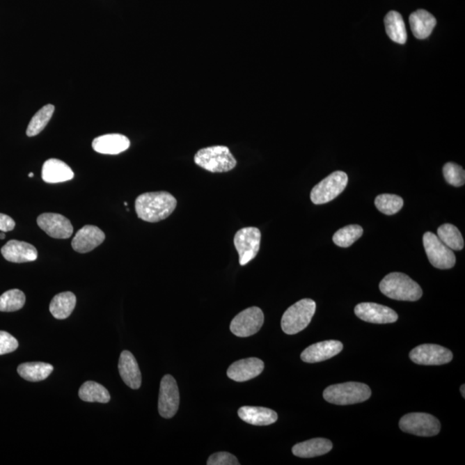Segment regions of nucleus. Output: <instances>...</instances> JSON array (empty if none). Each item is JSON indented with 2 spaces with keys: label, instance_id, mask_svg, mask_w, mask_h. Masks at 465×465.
I'll return each mask as SVG.
<instances>
[{
  "label": "nucleus",
  "instance_id": "f257e3e1",
  "mask_svg": "<svg viewBox=\"0 0 465 465\" xmlns=\"http://www.w3.org/2000/svg\"><path fill=\"white\" fill-rule=\"evenodd\" d=\"M134 205L140 219L158 223L172 215L176 209L177 200L167 191L147 192L140 195Z\"/></svg>",
  "mask_w": 465,
  "mask_h": 465
},
{
  "label": "nucleus",
  "instance_id": "f03ea898",
  "mask_svg": "<svg viewBox=\"0 0 465 465\" xmlns=\"http://www.w3.org/2000/svg\"><path fill=\"white\" fill-rule=\"evenodd\" d=\"M381 292L388 299L415 301L423 297V290L408 275L401 272L388 274L379 285Z\"/></svg>",
  "mask_w": 465,
  "mask_h": 465
},
{
  "label": "nucleus",
  "instance_id": "7ed1b4c3",
  "mask_svg": "<svg viewBox=\"0 0 465 465\" xmlns=\"http://www.w3.org/2000/svg\"><path fill=\"white\" fill-rule=\"evenodd\" d=\"M372 395L368 385L348 382L330 385L323 392L326 402L336 405H351L367 401Z\"/></svg>",
  "mask_w": 465,
  "mask_h": 465
},
{
  "label": "nucleus",
  "instance_id": "20e7f679",
  "mask_svg": "<svg viewBox=\"0 0 465 465\" xmlns=\"http://www.w3.org/2000/svg\"><path fill=\"white\" fill-rule=\"evenodd\" d=\"M198 166L210 173H227L235 168L237 162L228 148L213 146L200 150L194 157Z\"/></svg>",
  "mask_w": 465,
  "mask_h": 465
},
{
  "label": "nucleus",
  "instance_id": "39448f33",
  "mask_svg": "<svg viewBox=\"0 0 465 465\" xmlns=\"http://www.w3.org/2000/svg\"><path fill=\"white\" fill-rule=\"evenodd\" d=\"M315 310V301L312 299H305L297 301L283 315V331L290 336L303 331L310 324Z\"/></svg>",
  "mask_w": 465,
  "mask_h": 465
},
{
  "label": "nucleus",
  "instance_id": "423d86ee",
  "mask_svg": "<svg viewBox=\"0 0 465 465\" xmlns=\"http://www.w3.org/2000/svg\"><path fill=\"white\" fill-rule=\"evenodd\" d=\"M348 183V177L342 171H336L312 189L310 198L315 205L331 202L342 194Z\"/></svg>",
  "mask_w": 465,
  "mask_h": 465
},
{
  "label": "nucleus",
  "instance_id": "0eeeda50",
  "mask_svg": "<svg viewBox=\"0 0 465 465\" xmlns=\"http://www.w3.org/2000/svg\"><path fill=\"white\" fill-rule=\"evenodd\" d=\"M399 427L403 432L421 437H432L441 429L437 418L425 413H410L402 416Z\"/></svg>",
  "mask_w": 465,
  "mask_h": 465
},
{
  "label": "nucleus",
  "instance_id": "6e6552de",
  "mask_svg": "<svg viewBox=\"0 0 465 465\" xmlns=\"http://www.w3.org/2000/svg\"><path fill=\"white\" fill-rule=\"evenodd\" d=\"M423 245L428 260L434 267L446 270V269L455 266V253L448 246H446L434 232H425Z\"/></svg>",
  "mask_w": 465,
  "mask_h": 465
},
{
  "label": "nucleus",
  "instance_id": "1a4fd4ad",
  "mask_svg": "<svg viewBox=\"0 0 465 465\" xmlns=\"http://www.w3.org/2000/svg\"><path fill=\"white\" fill-rule=\"evenodd\" d=\"M261 232L254 227L243 228L236 232L234 243L239 254V263L246 266L257 256L260 248Z\"/></svg>",
  "mask_w": 465,
  "mask_h": 465
},
{
  "label": "nucleus",
  "instance_id": "9d476101",
  "mask_svg": "<svg viewBox=\"0 0 465 465\" xmlns=\"http://www.w3.org/2000/svg\"><path fill=\"white\" fill-rule=\"evenodd\" d=\"M263 311L258 307H251L235 316L230 324V330L238 337H249L260 331L264 323Z\"/></svg>",
  "mask_w": 465,
  "mask_h": 465
},
{
  "label": "nucleus",
  "instance_id": "9b49d317",
  "mask_svg": "<svg viewBox=\"0 0 465 465\" xmlns=\"http://www.w3.org/2000/svg\"><path fill=\"white\" fill-rule=\"evenodd\" d=\"M413 363L421 365H441L452 361V352L434 344H424L413 348L409 354Z\"/></svg>",
  "mask_w": 465,
  "mask_h": 465
},
{
  "label": "nucleus",
  "instance_id": "f8f14e48",
  "mask_svg": "<svg viewBox=\"0 0 465 465\" xmlns=\"http://www.w3.org/2000/svg\"><path fill=\"white\" fill-rule=\"evenodd\" d=\"M180 406V391L176 380L171 375L163 377L159 387V413L165 419L176 415Z\"/></svg>",
  "mask_w": 465,
  "mask_h": 465
},
{
  "label": "nucleus",
  "instance_id": "ddd939ff",
  "mask_svg": "<svg viewBox=\"0 0 465 465\" xmlns=\"http://www.w3.org/2000/svg\"><path fill=\"white\" fill-rule=\"evenodd\" d=\"M355 315L366 322L386 324L397 321L398 315L392 308L379 304L362 303L355 307Z\"/></svg>",
  "mask_w": 465,
  "mask_h": 465
},
{
  "label": "nucleus",
  "instance_id": "4468645a",
  "mask_svg": "<svg viewBox=\"0 0 465 465\" xmlns=\"http://www.w3.org/2000/svg\"><path fill=\"white\" fill-rule=\"evenodd\" d=\"M36 221L47 235L54 239H68L74 232L71 221L60 214H42Z\"/></svg>",
  "mask_w": 465,
  "mask_h": 465
},
{
  "label": "nucleus",
  "instance_id": "2eb2a0df",
  "mask_svg": "<svg viewBox=\"0 0 465 465\" xmlns=\"http://www.w3.org/2000/svg\"><path fill=\"white\" fill-rule=\"evenodd\" d=\"M104 239V232L100 228L93 225H86L76 232L72 246L76 252L86 253L97 248Z\"/></svg>",
  "mask_w": 465,
  "mask_h": 465
},
{
  "label": "nucleus",
  "instance_id": "dca6fc26",
  "mask_svg": "<svg viewBox=\"0 0 465 465\" xmlns=\"http://www.w3.org/2000/svg\"><path fill=\"white\" fill-rule=\"evenodd\" d=\"M343 349V344L339 340H326L311 345L301 352V361L306 363H318L339 354Z\"/></svg>",
  "mask_w": 465,
  "mask_h": 465
},
{
  "label": "nucleus",
  "instance_id": "f3484780",
  "mask_svg": "<svg viewBox=\"0 0 465 465\" xmlns=\"http://www.w3.org/2000/svg\"><path fill=\"white\" fill-rule=\"evenodd\" d=\"M265 368L264 362L257 358H249L238 361L228 369V377L236 382H246L260 375Z\"/></svg>",
  "mask_w": 465,
  "mask_h": 465
},
{
  "label": "nucleus",
  "instance_id": "a211bd4d",
  "mask_svg": "<svg viewBox=\"0 0 465 465\" xmlns=\"http://www.w3.org/2000/svg\"><path fill=\"white\" fill-rule=\"evenodd\" d=\"M1 253L7 261L13 263L32 262L38 257V250L30 243L13 239L6 243Z\"/></svg>",
  "mask_w": 465,
  "mask_h": 465
},
{
  "label": "nucleus",
  "instance_id": "6ab92c4d",
  "mask_svg": "<svg viewBox=\"0 0 465 465\" xmlns=\"http://www.w3.org/2000/svg\"><path fill=\"white\" fill-rule=\"evenodd\" d=\"M129 146V138L120 134H104L93 141V150L102 155H119L128 150Z\"/></svg>",
  "mask_w": 465,
  "mask_h": 465
},
{
  "label": "nucleus",
  "instance_id": "aec40b11",
  "mask_svg": "<svg viewBox=\"0 0 465 465\" xmlns=\"http://www.w3.org/2000/svg\"><path fill=\"white\" fill-rule=\"evenodd\" d=\"M118 369L123 382L133 390H138L141 385V373L136 358L132 352L123 351L120 356Z\"/></svg>",
  "mask_w": 465,
  "mask_h": 465
},
{
  "label": "nucleus",
  "instance_id": "412c9836",
  "mask_svg": "<svg viewBox=\"0 0 465 465\" xmlns=\"http://www.w3.org/2000/svg\"><path fill=\"white\" fill-rule=\"evenodd\" d=\"M42 177L48 184L66 182L74 179V173L66 163L57 159H50L42 166Z\"/></svg>",
  "mask_w": 465,
  "mask_h": 465
},
{
  "label": "nucleus",
  "instance_id": "4be33fe9",
  "mask_svg": "<svg viewBox=\"0 0 465 465\" xmlns=\"http://www.w3.org/2000/svg\"><path fill=\"white\" fill-rule=\"evenodd\" d=\"M238 416L245 423L253 426H269L278 420V413L270 409L262 407H242Z\"/></svg>",
  "mask_w": 465,
  "mask_h": 465
},
{
  "label": "nucleus",
  "instance_id": "5701e85b",
  "mask_svg": "<svg viewBox=\"0 0 465 465\" xmlns=\"http://www.w3.org/2000/svg\"><path fill=\"white\" fill-rule=\"evenodd\" d=\"M332 449L333 444L329 439L316 438L294 446L292 452L297 457L310 459V457L324 455Z\"/></svg>",
  "mask_w": 465,
  "mask_h": 465
},
{
  "label": "nucleus",
  "instance_id": "b1692460",
  "mask_svg": "<svg viewBox=\"0 0 465 465\" xmlns=\"http://www.w3.org/2000/svg\"><path fill=\"white\" fill-rule=\"evenodd\" d=\"M437 24L436 18L427 10H418L409 17L410 28L417 39L429 38Z\"/></svg>",
  "mask_w": 465,
  "mask_h": 465
},
{
  "label": "nucleus",
  "instance_id": "393cba45",
  "mask_svg": "<svg viewBox=\"0 0 465 465\" xmlns=\"http://www.w3.org/2000/svg\"><path fill=\"white\" fill-rule=\"evenodd\" d=\"M384 25L386 33L392 41L399 45H404L408 39V34L401 14L391 10L384 18Z\"/></svg>",
  "mask_w": 465,
  "mask_h": 465
},
{
  "label": "nucleus",
  "instance_id": "a878e982",
  "mask_svg": "<svg viewBox=\"0 0 465 465\" xmlns=\"http://www.w3.org/2000/svg\"><path fill=\"white\" fill-rule=\"evenodd\" d=\"M76 305V297L72 292L58 294L51 301L49 311L54 318L67 319L74 311Z\"/></svg>",
  "mask_w": 465,
  "mask_h": 465
},
{
  "label": "nucleus",
  "instance_id": "bb28decb",
  "mask_svg": "<svg viewBox=\"0 0 465 465\" xmlns=\"http://www.w3.org/2000/svg\"><path fill=\"white\" fill-rule=\"evenodd\" d=\"M54 367L47 363H24L18 366L17 372L24 379L30 382H40L52 373Z\"/></svg>",
  "mask_w": 465,
  "mask_h": 465
},
{
  "label": "nucleus",
  "instance_id": "cd10ccee",
  "mask_svg": "<svg viewBox=\"0 0 465 465\" xmlns=\"http://www.w3.org/2000/svg\"><path fill=\"white\" fill-rule=\"evenodd\" d=\"M79 397L84 402L107 403L110 402L111 395L103 385L87 381L82 384L79 391Z\"/></svg>",
  "mask_w": 465,
  "mask_h": 465
},
{
  "label": "nucleus",
  "instance_id": "c85d7f7f",
  "mask_svg": "<svg viewBox=\"0 0 465 465\" xmlns=\"http://www.w3.org/2000/svg\"><path fill=\"white\" fill-rule=\"evenodd\" d=\"M438 237L450 249L460 251L464 249V242L459 228L452 224L446 223L438 228Z\"/></svg>",
  "mask_w": 465,
  "mask_h": 465
},
{
  "label": "nucleus",
  "instance_id": "c756f323",
  "mask_svg": "<svg viewBox=\"0 0 465 465\" xmlns=\"http://www.w3.org/2000/svg\"><path fill=\"white\" fill-rule=\"evenodd\" d=\"M54 112L53 104H47L36 112L29 123L26 134L29 137L38 136L48 125Z\"/></svg>",
  "mask_w": 465,
  "mask_h": 465
},
{
  "label": "nucleus",
  "instance_id": "7c9ffc66",
  "mask_svg": "<svg viewBox=\"0 0 465 465\" xmlns=\"http://www.w3.org/2000/svg\"><path fill=\"white\" fill-rule=\"evenodd\" d=\"M363 232L364 230L359 225H348L333 235V241L334 244L340 248H349L361 237Z\"/></svg>",
  "mask_w": 465,
  "mask_h": 465
},
{
  "label": "nucleus",
  "instance_id": "2f4dec72",
  "mask_svg": "<svg viewBox=\"0 0 465 465\" xmlns=\"http://www.w3.org/2000/svg\"><path fill=\"white\" fill-rule=\"evenodd\" d=\"M25 304V295L20 290H10L0 296V311L14 312L21 310Z\"/></svg>",
  "mask_w": 465,
  "mask_h": 465
},
{
  "label": "nucleus",
  "instance_id": "473e14b6",
  "mask_svg": "<svg viewBox=\"0 0 465 465\" xmlns=\"http://www.w3.org/2000/svg\"><path fill=\"white\" fill-rule=\"evenodd\" d=\"M403 199L397 195L381 194L375 199V205L385 215H395L402 210Z\"/></svg>",
  "mask_w": 465,
  "mask_h": 465
},
{
  "label": "nucleus",
  "instance_id": "72a5a7b5",
  "mask_svg": "<svg viewBox=\"0 0 465 465\" xmlns=\"http://www.w3.org/2000/svg\"><path fill=\"white\" fill-rule=\"evenodd\" d=\"M443 174H444L446 182L453 185V187H460L464 184V170L462 166L457 165L455 163H446L443 167Z\"/></svg>",
  "mask_w": 465,
  "mask_h": 465
},
{
  "label": "nucleus",
  "instance_id": "f704fd0d",
  "mask_svg": "<svg viewBox=\"0 0 465 465\" xmlns=\"http://www.w3.org/2000/svg\"><path fill=\"white\" fill-rule=\"evenodd\" d=\"M208 465H239L237 457L231 453L220 452L212 454L209 457Z\"/></svg>",
  "mask_w": 465,
  "mask_h": 465
},
{
  "label": "nucleus",
  "instance_id": "c9c22d12",
  "mask_svg": "<svg viewBox=\"0 0 465 465\" xmlns=\"http://www.w3.org/2000/svg\"><path fill=\"white\" fill-rule=\"evenodd\" d=\"M18 347L16 338L5 331H0V355L10 354Z\"/></svg>",
  "mask_w": 465,
  "mask_h": 465
},
{
  "label": "nucleus",
  "instance_id": "e433bc0d",
  "mask_svg": "<svg viewBox=\"0 0 465 465\" xmlns=\"http://www.w3.org/2000/svg\"><path fill=\"white\" fill-rule=\"evenodd\" d=\"M15 226V221H14L12 217L5 215V214L0 213V231H12Z\"/></svg>",
  "mask_w": 465,
  "mask_h": 465
},
{
  "label": "nucleus",
  "instance_id": "4c0bfd02",
  "mask_svg": "<svg viewBox=\"0 0 465 465\" xmlns=\"http://www.w3.org/2000/svg\"><path fill=\"white\" fill-rule=\"evenodd\" d=\"M464 390H465V385L463 384L462 386H461V388H460L461 394H462L463 397H465V391H464Z\"/></svg>",
  "mask_w": 465,
  "mask_h": 465
},
{
  "label": "nucleus",
  "instance_id": "58836bf2",
  "mask_svg": "<svg viewBox=\"0 0 465 465\" xmlns=\"http://www.w3.org/2000/svg\"><path fill=\"white\" fill-rule=\"evenodd\" d=\"M6 238V235L3 232H0V239H3Z\"/></svg>",
  "mask_w": 465,
  "mask_h": 465
},
{
  "label": "nucleus",
  "instance_id": "ea45409f",
  "mask_svg": "<svg viewBox=\"0 0 465 465\" xmlns=\"http://www.w3.org/2000/svg\"><path fill=\"white\" fill-rule=\"evenodd\" d=\"M33 176H34V173H29V177L32 178V177H33Z\"/></svg>",
  "mask_w": 465,
  "mask_h": 465
}]
</instances>
